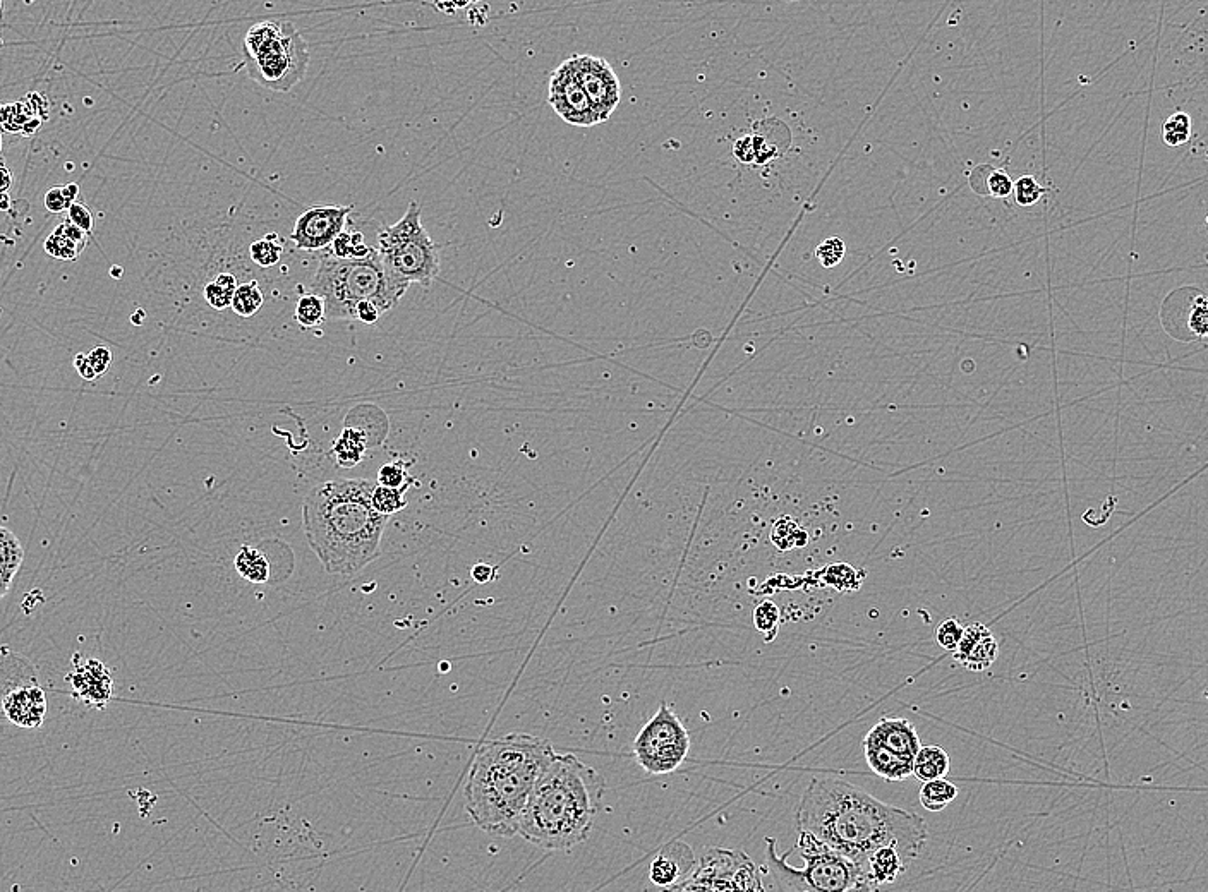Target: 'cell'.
Returning <instances> with one entry per match:
<instances>
[{
    "mask_svg": "<svg viewBox=\"0 0 1208 892\" xmlns=\"http://www.w3.org/2000/svg\"><path fill=\"white\" fill-rule=\"evenodd\" d=\"M798 831L864 868L879 848L893 846L906 863L919 858L929 838L922 815L881 802L841 779L814 778L798 802Z\"/></svg>",
    "mask_w": 1208,
    "mask_h": 892,
    "instance_id": "6da1fadb",
    "label": "cell"
},
{
    "mask_svg": "<svg viewBox=\"0 0 1208 892\" xmlns=\"http://www.w3.org/2000/svg\"><path fill=\"white\" fill-rule=\"evenodd\" d=\"M555 755L548 740L522 733L484 743L464 790L472 822L496 836H515L527 800Z\"/></svg>",
    "mask_w": 1208,
    "mask_h": 892,
    "instance_id": "7a4b0ae2",
    "label": "cell"
},
{
    "mask_svg": "<svg viewBox=\"0 0 1208 892\" xmlns=\"http://www.w3.org/2000/svg\"><path fill=\"white\" fill-rule=\"evenodd\" d=\"M373 491L368 479H337L306 496L304 531L328 573L352 575L380 555L388 517L373 507Z\"/></svg>",
    "mask_w": 1208,
    "mask_h": 892,
    "instance_id": "3957f363",
    "label": "cell"
},
{
    "mask_svg": "<svg viewBox=\"0 0 1208 892\" xmlns=\"http://www.w3.org/2000/svg\"><path fill=\"white\" fill-rule=\"evenodd\" d=\"M603 793L596 769L575 755L556 754L527 800L517 834L543 850H572L589 838Z\"/></svg>",
    "mask_w": 1208,
    "mask_h": 892,
    "instance_id": "277c9868",
    "label": "cell"
},
{
    "mask_svg": "<svg viewBox=\"0 0 1208 892\" xmlns=\"http://www.w3.org/2000/svg\"><path fill=\"white\" fill-rule=\"evenodd\" d=\"M766 868L780 892H877L864 868L817 841L809 832L798 831V855L804 867H792V850L778 853V841L766 838Z\"/></svg>",
    "mask_w": 1208,
    "mask_h": 892,
    "instance_id": "5b68a950",
    "label": "cell"
},
{
    "mask_svg": "<svg viewBox=\"0 0 1208 892\" xmlns=\"http://www.w3.org/2000/svg\"><path fill=\"white\" fill-rule=\"evenodd\" d=\"M311 289L325 302L327 320H356V306L364 301L387 313L405 296V290L390 282L376 249L363 260L323 254Z\"/></svg>",
    "mask_w": 1208,
    "mask_h": 892,
    "instance_id": "8992f818",
    "label": "cell"
},
{
    "mask_svg": "<svg viewBox=\"0 0 1208 892\" xmlns=\"http://www.w3.org/2000/svg\"><path fill=\"white\" fill-rule=\"evenodd\" d=\"M376 251L390 282L405 292L412 284L429 289L440 273V248L424 229L416 201L399 222L381 230Z\"/></svg>",
    "mask_w": 1208,
    "mask_h": 892,
    "instance_id": "52a82bcc",
    "label": "cell"
},
{
    "mask_svg": "<svg viewBox=\"0 0 1208 892\" xmlns=\"http://www.w3.org/2000/svg\"><path fill=\"white\" fill-rule=\"evenodd\" d=\"M663 892H766V887L747 853L706 848L692 874Z\"/></svg>",
    "mask_w": 1208,
    "mask_h": 892,
    "instance_id": "ba28073f",
    "label": "cell"
},
{
    "mask_svg": "<svg viewBox=\"0 0 1208 892\" xmlns=\"http://www.w3.org/2000/svg\"><path fill=\"white\" fill-rule=\"evenodd\" d=\"M690 750L687 728L666 702L635 736L634 757L637 764L654 776L677 771Z\"/></svg>",
    "mask_w": 1208,
    "mask_h": 892,
    "instance_id": "9c48e42d",
    "label": "cell"
},
{
    "mask_svg": "<svg viewBox=\"0 0 1208 892\" xmlns=\"http://www.w3.org/2000/svg\"><path fill=\"white\" fill-rule=\"evenodd\" d=\"M308 43L292 23H282V31L272 42L246 59L249 78L275 91H289L308 71Z\"/></svg>",
    "mask_w": 1208,
    "mask_h": 892,
    "instance_id": "30bf717a",
    "label": "cell"
},
{
    "mask_svg": "<svg viewBox=\"0 0 1208 892\" xmlns=\"http://www.w3.org/2000/svg\"><path fill=\"white\" fill-rule=\"evenodd\" d=\"M580 86L598 114L599 121L606 122L617 110L622 98V85L613 67L601 57L575 54L568 57Z\"/></svg>",
    "mask_w": 1208,
    "mask_h": 892,
    "instance_id": "8fae6325",
    "label": "cell"
},
{
    "mask_svg": "<svg viewBox=\"0 0 1208 892\" xmlns=\"http://www.w3.org/2000/svg\"><path fill=\"white\" fill-rule=\"evenodd\" d=\"M354 206L315 205L297 218L290 241L301 251H325L344 232Z\"/></svg>",
    "mask_w": 1208,
    "mask_h": 892,
    "instance_id": "7c38bea8",
    "label": "cell"
},
{
    "mask_svg": "<svg viewBox=\"0 0 1208 892\" xmlns=\"http://www.w3.org/2000/svg\"><path fill=\"white\" fill-rule=\"evenodd\" d=\"M1162 325L1178 340L1190 342L1207 335V299L1193 287L1174 290L1162 306Z\"/></svg>",
    "mask_w": 1208,
    "mask_h": 892,
    "instance_id": "4fadbf2b",
    "label": "cell"
},
{
    "mask_svg": "<svg viewBox=\"0 0 1208 892\" xmlns=\"http://www.w3.org/2000/svg\"><path fill=\"white\" fill-rule=\"evenodd\" d=\"M548 100L556 114L567 124L579 127L601 124L596 110L589 102L586 91L580 86L579 79L568 61L556 67L551 76Z\"/></svg>",
    "mask_w": 1208,
    "mask_h": 892,
    "instance_id": "5bb4252c",
    "label": "cell"
},
{
    "mask_svg": "<svg viewBox=\"0 0 1208 892\" xmlns=\"http://www.w3.org/2000/svg\"><path fill=\"white\" fill-rule=\"evenodd\" d=\"M73 673L66 676L67 682L73 687V697L86 706H97L100 709L114 695V678L107 666L98 659L81 661L79 654L73 656Z\"/></svg>",
    "mask_w": 1208,
    "mask_h": 892,
    "instance_id": "9a60e30c",
    "label": "cell"
},
{
    "mask_svg": "<svg viewBox=\"0 0 1208 892\" xmlns=\"http://www.w3.org/2000/svg\"><path fill=\"white\" fill-rule=\"evenodd\" d=\"M47 714V697L37 682L23 683L0 700V718L19 728L35 730L42 726Z\"/></svg>",
    "mask_w": 1208,
    "mask_h": 892,
    "instance_id": "2e32d148",
    "label": "cell"
},
{
    "mask_svg": "<svg viewBox=\"0 0 1208 892\" xmlns=\"http://www.w3.org/2000/svg\"><path fill=\"white\" fill-rule=\"evenodd\" d=\"M695 868L694 851L683 841H671L659 850L649 868V879L663 891L687 879Z\"/></svg>",
    "mask_w": 1208,
    "mask_h": 892,
    "instance_id": "e0dca14e",
    "label": "cell"
},
{
    "mask_svg": "<svg viewBox=\"0 0 1208 892\" xmlns=\"http://www.w3.org/2000/svg\"><path fill=\"white\" fill-rule=\"evenodd\" d=\"M999 644L991 630L982 623H973L965 628L960 644L956 647L955 659L965 668L982 673L996 663Z\"/></svg>",
    "mask_w": 1208,
    "mask_h": 892,
    "instance_id": "ac0fdd59",
    "label": "cell"
},
{
    "mask_svg": "<svg viewBox=\"0 0 1208 892\" xmlns=\"http://www.w3.org/2000/svg\"><path fill=\"white\" fill-rule=\"evenodd\" d=\"M867 738L879 743L891 754L912 762L920 750V738L917 728L912 721L905 718H882L879 723L867 733Z\"/></svg>",
    "mask_w": 1208,
    "mask_h": 892,
    "instance_id": "d6986e66",
    "label": "cell"
},
{
    "mask_svg": "<svg viewBox=\"0 0 1208 892\" xmlns=\"http://www.w3.org/2000/svg\"><path fill=\"white\" fill-rule=\"evenodd\" d=\"M864 754L872 772L886 781L901 783L913 774L912 762H906V760L896 757L867 736L864 738Z\"/></svg>",
    "mask_w": 1208,
    "mask_h": 892,
    "instance_id": "ffe728a7",
    "label": "cell"
},
{
    "mask_svg": "<svg viewBox=\"0 0 1208 892\" xmlns=\"http://www.w3.org/2000/svg\"><path fill=\"white\" fill-rule=\"evenodd\" d=\"M908 868L905 858L893 846H884L874 851L865 865V874L874 886L893 884Z\"/></svg>",
    "mask_w": 1208,
    "mask_h": 892,
    "instance_id": "44dd1931",
    "label": "cell"
},
{
    "mask_svg": "<svg viewBox=\"0 0 1208 892\" xmlns=\"http://www.w3.org/2000/svg\"><path fill=\"white\" fill-rule=\"evenodd\" d=\"M951 771V759L948 752L936 745L920 747L913 759V774L920 783H929L936 779H944Z\"/></svg>",
    "mask_w": 1208,
    "mask_h": 892,
    "instance_id": "7402d4cb",
    "label": "cell"
},
{
    "mask_svg": "<svg viewBox=\"0 0 1208 892\" xmlns=\"http://www.w3.org/2000/svg\"><path fill=\"white\" fill-rule=\"evenodd\" d=\"M1013 184L1015 182L1003 169H994L991 165H979L970 174V186L980 196L1008 198L1013 194Z\"/></svg>",
    "mask_w": 1208,
    "mask_h": 892,
    "instance_id": "603a6c76",
    "label": "cell"
},
{
    "mask_svg": "<svg viewBox=\"0 0 1208 892\" xmlns=\"http://www.w3.org/2000/svg\"><path fill=\"white\" fill-rule=\"evenodd\" d=\"M368 440L364 438L361 429L345 428L339 440L333 445V455L340 467H354L363 460Z\"/></svg>",
    "mask_w": 1208,
    "mask_h": 892,
    "instance_id": "cb8c5ba5",
    "label": "cell"
},
{
    "mask_svg": "<svg viewBox=\"0 0 1208 892\" xmlns=\"http://www.w3.org/2000/svg\"><path fill=\"white\" fill-rule=\"evenodd\" d=\"M958 788L948 779H936L922 784L919 791L920 803L929 812H943L944 808L955 802Z\"/></svg>",
    "mask_w": 1208,
    "mask_h": 892,
    "instance_id": "d4e9b609",
    "label": "cell"
},
{
    "mask_svg": "<svg viewBox=\"0 0 1208 892\" xmlns=\"http://www.w3.org/2000/svg\"><path fill=\"white\" fill-rule=\"evenodd\" d=\"M236 570L242 579L253 584H265L270 577V563L258 549L242 546L236 556Z\"/></svg>",
    "mask_w": 1208,
    "mask_h": 892,
    "instance_id": "484cf974",
    "label": "cell"
},
{
    "mask_svg": "<svg viewBox=\"0 0 1208 892\" xmlns=\"http://www.w3.org/2000/svg\"><path fill=\"white\" fill-rule=\"evenodd\" d=\"M771 541L781 551H790L807 544V532L792 517H781L771 529Z\"/></svg>",
    "mask_w": 1208,
    "mask_h": 892,
    "instance_id": "4316f807",
    "label": "cell"
},
{
    "mask_svg": "<svg viewBox=\"0 0 1208 892\" xmlns=\"http://www.w3.org/2000/svg\"><path fill=\"white\" fill-rule=\"evenodd\" d=\"M237 287H239L237 278L232 273H218L213 282L206 284L203 294H205L206 302L213 309L224 311V309L230 308Z\"/></svg>",
    "mask_w": 1208,
    "mask_h": 892,
    "instance_id": "83f0119b",
    "label": "cell"
},
{
    "mask_svg": "<svg viewBox=\"0 0 1208 892\" xmlns=\"http://www.w3.org/2000/svg\"><path fill=\"white\" fill-rule=\"evenodd\" d=\"M23 546L13 532L0 525V572L13 577L23 563Z\"/></svg>",
    "mask_w": 1208,
    "mask_h": 892,
    "instance_id": "f1b7e54d",
    "label": "cell"
},
{
    "mask_svg": "<svg viewBox=\"0 0 1208 892\" xmlns=\"http://www.w3.org/2000/svg\"><path fill=\"white\" fill-rule=\"evenodd\" d=\"M263 302H265V297H263L260 285H258V282L251 280V282H246V284L237 287L230 308H232V311L237 316H241V318H251V316L260 311Z\"/></svg>",
    "mask_w": 1208,
    "mask_h": 892,
    "instance_id": "f546056e",
    "label": "cell"
},
{
    "mask_svg": "<svg viewBox=\"0 0 1208 892\" xmlns=\"http://www.w3.org/2000/svg\"><path fill=\"white\" fill-rule=\"evenodd\" d=\"M280 31H282V23H277V21H261L258 25L251 26L244 38L246 59H253L266 43L272 42L273 38L280 35Z\"/></svg>",
    "mask_w": 1208,
    "mask_h": 892,
    "instance_id": "4dcf8cb0",
    "label": "cell"
},
{
    "mask_svg": "<svg viewBox=\"0 0 1208 892\" xmlns=\"http://www.w3.org/2000/svg\"><path fill=\"white\" fill-rule=\"evenodd\" d=\"M327 320V309L325 302L321 297L315 294L302 296L297 302L296 321L304 330L309 328H318L323 325V321Z\"/></svg>",
    "mask_w": 1208,
    "mask_h": 892,
    "instance_id": "1f68e13d",
    "label": "cell"
},
{
    "mask_svg": "<svg viewBox=\"0 0 1208 892\" xmlns=\"http://www.w3.org/2000/svg\"><path fill=\"white\" fill-rule=\"evenodd\" d=\"M33 117H37V114L25 98L11 105H0V127H4L9 133H23L26 124Z\"/></svg>",
    "mask_w": 1208,
    "mask_h": 892,
    "instance_id": "d6a6232c",
    "label": "cell"
},
{
    "mask_svg": "<svg viewBox=\"0 0 1208 892\" xmlns=\"http://www.w3.org/2000/svg\"><path fill=\"white\" fill-rule=\"evenodd\" d=\"M282 244L277 242V234H268L260 241L253 242L249 248L251 260L261 268H270L280 263L282 258Z\"/></svg>",
    "mask_w": 1208,
    "mask_h": 892,
    "instance_id": "836d02e7",
    "label": "cell"
},
{
    "mask_svg": "<svg viewBox=\"0 0 1208 892\" xmlns=\"http://www.w3.org/2000/svg\"><path fill=\"white\" fill-rule=\"evenodd\" d=\"M371 501H373V507H375L376 512L385 515V517H390L393 513L400 512V510H404L407 507L404 489L375 486Z\"/></svg>",
    "mask_w": 1208,
    "mask_h": 892,
    "instance_id": "e575fe53",
    "label": "cell"
},
{
    "mask_svg": "<svg viewBox=\"0 0 1208 892\" xmlns=\"http://www.w3.org/2000/svg\"><path fill=\"white\" fill-rule=\"evenodd\" d=\"M754 625L762 637L773 640L780 630V608L773 601H762L754 611Z\"/></svg>",
    "mask_w": 1208,
    "mask_h": 892,
    "instance_id": "d590c367",
    "label": "cell"
},
{
    "mask_svg": "<svg viewBox=\"0 0 1208 892\" xmlns=\"http://www.w3.org/2000/svg\"><path fill=\"white\" fill-rule=\"evenodd\" d=\"M378 483L383 488L404 489L407 491L409 486L416 483L414 477L409 476L407 472V464L404 462H393V464H385L378 472Z\"/></svg>",
    "mask_w": 1208,
    "mask_h": 892,
    "instance_id": "8d00e7d4",
    "label": "cell"
},
{
    "mask_svg": "<svg viewBox=\"0 0 1208 892\" xmlns=\"http://www.w3.org/2000/svg\"><path fill=\"white\" fill-rule=\"evenodd\" d=\"M1190 133V115L1184 112H1176L1164 122V141L1169 146L1184 145L1190 139Z\"/></svg>",
    "mask_w": 1208,
    "mask_h": 892,
    "instance_id": "74e56055",
    "label": "cell"
},
{
    "mask_svg": "<svg viewBox=\"0 0 1208 892\" xmlns=\"http://www.w3.org/2000/svg\"><path fill=\"white\" fill-rule=\"evenodd\" d=\"M1044 193H1047V189L1039 186L1032 175H1021L1016 184H1013L1015 201L1023 208L1035 205L1044 196Z\"/></svg>",
    "mask_w": 1208,
    "mask_h": 892,
    "instance_id": "f35d334b",
    "label": "cell"
},
{
    "mask_svg": "<svg viewBox=\"0 0 1208 892\" xmlns=\"http://www.w3.org/2000/svg\"><path fill=\"white\" fill-rule=\"evenodd\" d=\"M45 253L55 258V260L74 261L81 254V251L57 227L50 234L49 239L45 241Z\"/></svg>",
    "mask_w": 1208,
    "mask_h": 892,
    "instance_id": "ab89813d",
    "label": "cell"
},
{
    "mask_svg": "<svg viewBox=\"0 0 1208 892\" xmlns=\"http://www.w3.org/2000/svg\"><path fill=\"white\" fill-rule=\"evenodd\" d=\"M845 253V242L838 237H831L817 246L816 258L824 268H833V266L840 265L845 258Z\"/></svg>",
    "mask_w": 1208,
    "mask_h": 892,
    "instance_id": "60d3db41",
    "label": "cell"
},
{
    "mask_svg": "<svg viewBox=\"0 0 1208 892\" xmlns=\"http://www.w3.org/2000/svg\"><path fill=\"white\" fill-rule=\"evenodd\" d=\"M963 632H965V627L961 625L958 618H948V620H944L937 627V644L941 645L944 651L955 652L956 647L960 644L961 637H963Z\"/></svg>",
    "mask_w": 1208,
    "mask_h": 892,
    "instance_id": "b9f144b4",
    "label": "cell"
},
{
    "mask_svg": "<svg viewBox=\"0 0 1208 892\" xmlns=\"http://www.w3.org/2000/svg\"><path fill=\"white\" fill-rule=\"evenodd\" d=\"M66 220H69V222L73 223V225H76L78 229L83 230V232L88 234V236H90L91 230H93V225H95L93 213H91L90 208H88L85 203H81V201H76V203H73V205L69 206Z\"/></svg>",
    "mask_w": 1208,
    "mask_h": 892,
    "instance_id": "7bdbcfd3",
    "label": "cell"
},
{
    "mask_svg": "<svg viewBox=\"0 0 1208 892\" xmlns=\"http://www.w3.org/2000/svg\"><path fill=\"white\" fill-rule=\"evenodd\" d=\"M88 359H90L91 366H93L95 373L100 378V376L109 371L110 364H112V352L109 349H105V347H95L88 354Z\"/></svg>",
    "mask_w": 1208,
    "mask_h": 892,
    "instance_id": "ee69618b",
    "label": "cell"
},
{
    "mask_svg": "<svg viewBox=\"0 0 1208 892\" xmlns=\"http://www.w3.org/2000/svg\"><path fill=\"white\" fill-rule=\"evenodd\" d=\"M59 229H61L62 234H64L69 241L73 242L74 246H76L81 253L85 251L86 246H88V234H85L83 230L78 229V227L69 222V220L62 222L61 225H59Z\"/></svg>",
    "mask_w": 1208,
    "mask_h": 892,
    "instance_id": "f6af8a7d",
    "label": "cell"
},
{
    "mask_svg": "<svg viewBox=\"0 0 1208 892\" xmlns=\"http://www.w3.org/2000/svg\"><path fill=\"white\" fill-rule=\"evenodd\" d=\"M43 203H45V208L50 213H62V211L69 210V206H71L67 203L66 198H64V194H62V187H52V189H49L47 194H45Z\"/></svg>",
    "mask_w": 1208,
    "mask_h": 892,
    "instance_id": "bcb514c9",
    "label": "cell"
},
{
    "mask_svg": "<svg viewBox=\"0 0 1208 892\" xmlns=\"http://www.w3.org/2000/svg\"><path fill=\"white\" fill-rule=\"evenodd\" d=\"M371 251H373V248H369L368 244H366L363 234H361V232H357V230H352L351 251H349V258H351V260H363V258L369 256Z\"/></svg>",
    "mask_w": 1208,
    "mask_h": 892,
    "instance_id": "7dc6e473",
    "label": "cell"
},
{
    "mask_svg": "<svg viewBox=\"0 0 1208 892\" xmlns=\"http://www.w3.org/2000/svg\"><path fill=\"white\" fill-rule=\"evenodd\" d=\"M380 316V309L376 308L373 302H359L356 306V320L361 321V323L373 325V323L380 320Z\"/></svg>",
    "mask_w": 1208,
    "mask_h": 892,
    "instance_id": "c3c4849f",
    "label": "cell"
},
{
    "mask_svg": "<svg viewBox=\"0 0 1208 892\" xmlns=\"http://www.w3.org/2000/svg\"><path fill=\"white\" fill-rule=\"evenodd\" d=\"M349 251H351V232H345L344 230V232H342V234H340V236L332 242L330 254H332L333 258H339V260H349Z\"/></svg>",
    "mask_w": 1208,
    "mask_h": 892,
    "instance_id": "681fc988",
    "label": "cell"
},
{
    "mask_svg": "<svg viewBox=\"0 0 1208 892\" xmlns=\"http://www.w3.org/2000/svg\"><path fill=\"white\" fill-rule=\"evenodd\" d=\"M74 368H76V371H78L79 376H81L83 380L93 381L97 380L98 378L97 373H95V369H93V366H91L90 359H88L86 354H78V356L74 357Z\"/></svg>",
    "mask_w": 1208,
    "mask_h": 892,
    "instance_id": "f907efd6",
    "label": "cell"
},
{
    "mask_svg": "<svg viewBox=\"0 0 1208 892\" xmlns=\"http://www.w3.org/2000/svg\"><path fill=\"white\" fill-rule=\"evenodd\" d=\"M493 575H495V570L490 565H483L481 563V565H476V567L472 568V577H474V580L481 582V584L490 582L493 579Z\"/></svg>",
    "mask_w": 1208,
    "mask_h": 892,
    "instance_id": "816d5d0a",
    "label": "cell"
},
{
    "mask_svg": "<svg viewBox=\"0 0 1208 892\" xmlns=\"http://www.w3.org/2000/svg\"><path fill=\"white\" fill-rule=\"evenodd\" d=\"M11 184H13V175L7 169L4 158L0 157V194H7Z\"/></svg>",
    "mask_w": 1208,
    "mask_h": 892,
    "instance_id": "f5cc1de1",
    "label": "cell"
},
{
    "mask_svg": "<svg viewBox=\"0 0 1208 892\" xmlns=\"http://www.w3.org/2000/svg\"><path fill=\"white\" fill-rule=\"evenodd\" d=\"M79 193L81 191H79V186L76 182H69L67 186L62 187V194H64V198H66L69 205H73V203L78 201Z\"/></svg>",
    "mask_w": 1208,
    "mask_h": 892,
    "instance_id": "db71d44e",
    "label": "cell"
},
{
    "mask_svg": "<svg viewBox=\"0 0 1208 892\" xmlns=\"http://www.w3.org/2000/svg\"><path fill=\"white\" fill-rule=\"evenodd\" d=\"M13 584V577H9L6 573L0 572V599L6 596L9 592V587Z\"/></svg>",
    "mask_w": 1208,
    "mask_h": 892,
    "instance_id": "11a10c76",
    "label": "cell"
},
{
    "mask_svg": "<svg viewBox=\"0 0 1208 892\" xmlns=\"http://www.w3.org/2000/svg\"><path fill=\"white\" fill-rule=\"evenodd\" d=\"M42 124L43 121L40 119V117H33L31 121H28L25 129H23V134H28V136H30V134L37 133L38 127L42 126Z\"/></svg>",
    "mask_w": 1208,
    "mask_h": 892,
    "instance_id": "9f6ffc18",
    "label": "cell"
},
{
    "mask_svg": "<svg viewBox=\"0 0 1208 892\" xmlns=\"http://www.w3.org/2000/svg\"><path fill=\"white\" fill-rule=\"evenodd\" d=\"M143 320H145V313H143V311H138V313L133 314L134 325H141V323H143Z\"/></svg>",
    "mask_w": 1208,
    "mask_h": 892,
    "instance_id": "6f0895ef",
    "label": "cell"
},
{
    "mask_svg": "<svg viewBox=\"0 0 1208 892\" xmlns=\"http://www.w3.org/2000/svg\"><path fill=\"white\" fill-rule=\"evenodd\" d=\"M122 273H124V270H122L121 266H112L110 268V275L114 278H121Z\"/></svg>",
    "mask_w": 1208,
    "mask_h": 892,
    "instance_id": "680465c9",
    "label": "cell"
},
{
    "mask_svg": "<svg viewBox=\"0 0 1208 892\" xmlns=\"http://www.w3.org/2000/svg\"><path fill=\"white\" fill-rule=\"evenodd\" d=\"M0 151H2V131H0Z\"/></svg>",
    "mask_w": 1208,
    "mask_h": 892,
    "instance_id": "91938a15",
    "label": "cell"
},
{
    "mask_svg": "<svg viewBox=\"0 0 1208 892\" xmlns=\"http://www.w3.org/2000/svg\"><path fill=\"white\" fill-rule=\"evenodd\" d=\"M0 16H2V2H0Z\"/></svg>",
    "mask_w": 1208,
    "mask_h": 892,
    "instance_id": "94428289",
    "label": "cell"
}]
</instances>
